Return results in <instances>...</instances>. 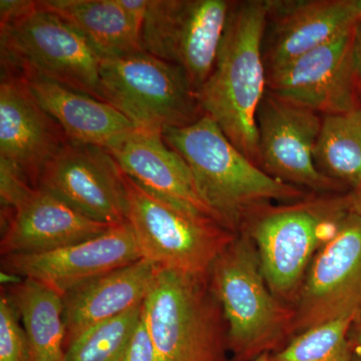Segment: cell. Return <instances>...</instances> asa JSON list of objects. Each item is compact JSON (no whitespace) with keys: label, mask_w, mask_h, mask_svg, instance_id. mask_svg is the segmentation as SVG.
<instances>
[{"label":"cell","mask_w":361,"mask_h":361,"mask_svg":"<svg viewBox=\"0 0 361 361\" xmlns=\"http://www.w3.org/2000/svg\"><path fill=\"white\" fill-rule=\"evenodd\" d=\"M268 13L264 0L232 1L215 68L197 92L205 115L258 167L257 111L267 90L263 42Z\"/></svg>","instance_id":"6da1fadb"},{"label":"cell","mask_w":361,"mask_h":361,"mask_svg":"<svg viewBox=\"0 0 361 361\" xmlns=\"http://www.w3.org/2000/svg\"><path fill=\"white\" fill-rule=\"evenodd\" d=\"M163 139L186 161L202 199L223 225L235 224L261 204L303 196L295 186L249 160L209 116L185 127L166 129Z\"/></svg>","instance_id":"7a4b0ae2"},{"label":"cell","mask_w":361,"mask_h":361,"mask_svg":"<svg viewBox=\"0 0 361 361\" xmlns=\"http://www.w3.org/2000/svg\"><path fill=\"white\" fill-rule=\"evenodd\" d=\"M102 92L137 130L161 133L205 116L186 73L142 51L102 59Z\"/></svg>","instance_id":"3957f363"},{"label":"cell","mask_w":361,"mask_h":361,"mask_svg":"<svg viewBox=\"0 0 361 361\" xmlns=\"http://www.w3.org/2000/svg\"><path fill=\"white\" fill-rule=\"evenodd\" d=\"M1 68L47 78L106 102L102 56L75 26L39 6L0 25Z\"/></svg>","instance_id":"277c9868"},{"label":"cell","mask_w":361,"mask_h":361,"mask_svg":"<svg viewBox=\"0 0 361 361\" xmlns=\"http://www.w3.org/2000/svg\"><path fill=\"white\" fill-rule=\"evenodd\" d=\"M203 276L158 268L142 304L157 361H226Z\"/></svg>","instance_id":"5b68a950"},{"label":"cell","mask_w":361,"mask_h":361,"mask_svg":"<svg viewBox=\"0 0 361 361\" xmlns=\"http://www.w3.org/2000/svg\"><path fill=\"white\" fill-rule=\"evenodd\" d=\"M127 190V221L142 259L159 268L204 275L231 244L217 221L198 217L145 192L123 174Z\"/></svg>","instance_id":"8992f818"},{"label":"cell","mask_w":361,"mask_h":361,"mask_svg":"<svg viewBox=\"0 0 361 361\" xmlns=\"http://www.w3.org/2000/svg\"><path fill=\"white\" fill-rule=\"evenodd\" d=\"M232 1L149 0L142 51L179 66L198 90L215 68Z\"/></svg>","instance_id":"52a82bcc"},{"label":"cell","mask_w":361,"mask_h":361,"mask_svg":"<svg viewBox=\"0 0 361 361\" xmlns=\"http://www.w3.org/2000/svg\"><path fill=\"white\" fill-rule=\"evenodd\" d=\"M213 285L228 322V346L235 361L265 353L279 334L280 312L245 241L228 246L214 263Z\"/></svg>","instance_id":"ba28073f"},{"label":"cell","mask_w":361,"mask_h":361,"mask_svg":"<svg viewBox=\"0 0 361 361\" xmlns=\"http://www.w3.org/2000/svg\"><path fill=\"white\" fill-rule=\"evenodd\" d=\"M343 202L318 200L273 209L253 228L266 282L284 293L298 283L318 245L345 217Z\"/></svg>","instance_id":"9c48e42d"},{"label":"cell","mask_w":361,"mask_h":361,"mask_svg":"<svg viewBox=\"0 0 361 361\" xmlns=\"http://www.w3.org/2000/svg\"><path fill=\"white\" fill-rule=\"evenodd\" d=\"M37 188L103 224L127 222L123 173L110 152L68 142L42 171Z\"/></svg>","instance_id":"30bf717a"},{"label":"cell","mask_w":361,"mask_h":361,"mask_svg":"<svg viewBox=\"0 0 361 361\" xmlns=\"http://www.w3.org/2000/svg\"><path fill=\"white\" fill-rule=\"evenodd\" d=\"M322 126L319 114L266 90L257 111L259 167L292 186L336 190L314 161Z\"/></svg>","instance_id":"8fae6325"},{"label":"cell","mask_w":361,"mask_h":361,"mask_svg":"<svg viewBox=\"0 0 361 361\" xmlns=\"http://www.w3.org/2000/svg\"><path fill=\"white\" fill-rule=\"evenodd\" d=\"M355 26L268 73L267 90L324 116L360 108L356 97V80L360 77L355 61Z\"/></svg>","instance_id":"7c38bea8"},{"label":"cell","mask_w":361,"mask_h":361,"mask_svg":"<svg viewBox=\"0 0 361 361\" xmlns=\"http://www.w3.org/2000/svg\"><path fill=\"white\" fill-rule=\"evenodd\" d=\"M141 259L127 221L94 238L56 250L4 256L2 265L7 272L32 278L63 296L78 285Z\"/></svg>","instance_id":"4fadbf2b"},{"label":"cell","mask_w":361,"mask_h":361,"mask_svg":"<svg viewBox=\"0 0 361 361\" xmlns=\"http://www.w3.org/2000/svg\"><path fill=\"white\" fill-rule=\"evenodd\" d=\"M68 142L59 123L40 106L25 78L1 68L0 160L37 188L47 164Z\"/></svg>","instance_id":"5bb4252c"},{"label":"cell","mask_w":361,"mask_h":361,"mask_svg":"<svg viewBox=\"0 0 361 361\" xmlns=\"http://www.w3.org/2000/svg\"><path fill=\"white\" fill-rule=\"evenodd\" d=\"M301 313L313 326L361 313V212H350L316 256L304 286Z\"/></svg>","instance_id":"9a60e30c"},{"label":"cell","mask_w":361,"mask_h":361,"mask_svg":"<svg viewBox=\"0 0 361 361\" xmlns=\"http://www.w3.org/2000/svg\"><path fill=\"white\" fill-rule=\"evenodd\" d=\"M110 153L123 174L147 193L180 211L221 223L202 199L186 161L166 144L161 133L137 130Z\"/></svg>","instance_id":"2e32d148"},{"label":"cell","mask_w":361,"mask_h":361,"mask_svg":"<svg viewBox=\"0 0 361 361\" xmlns=\"http://www.w3.org/2000/svg\"><path fill=\"white\" fill-rule=\"evenodd\" d=\"M268 6L272 25L263 49L267 73L348 32L360 20L355 0L268 1Z\"/></svg>","instance_id":"e0dca14e"},{"label":"cell","mask_w":361,"mask_h":361,"mask_svg":"<svg viewBox=\"0 0 361 361\" xmlns=\"http://www.w3.org/2000/svg\"><path fill=\"white\" fill-rule=\"evenodd\" d=\"M114 226L90 220L54 195L33 188L13 210L1 254L42 253L94 238Z\"/></svg>","instance_id":"ac0fdd59"},{"label":"cell","mask_w":361,"mask_h":361,"mask_svg":"<svg viewBox=\"0 0 361 361\" xmlns=\"http://www.w3.org/2000/svg\"><path fill=\"white\" fill-rule=\"evenodd\" d=\"M20 75L40 106L59 123L68 142L110 152L137 130L134 123L108 102L37 75Z\"/></svg>","instance_id":"d6986e66"},{"label":"cell","mask_w":361,"mask_h":361,"mask_svg":"<svg viewBox=\"0 0 361 361\" xmlns=\"http://www.w3.org/2000/svg\"><path fill=\"white\" fill-rule=\"evenodd\" d=\"M158 268L141 259L78 285L63 296L66 348L85 330L142 305Z\"/></svg>","instance_id":"ffe728a7"},{"label":"cell","mask_w":361,"mask_h":361,"mask_svg":"<svg viewBox=\"0 0 361 361\" xmlns=\"http://www.w3.org/2000/svg\"><path fill=\"white\" fill-rule=\"evenodd\" d=\"M82 33L103 58L142 51L140 35L118 0H40Z\"/></svg>","instance_id":"44dd1931"},{"label":"cell","mask_w":361,"mask_h":361,"mask_svg":"<svg viewBox=\"0 0 361 361\" xmlns=\"http://www.w3.org/2000/svg\"><path fill=\"white\" fill-rule=\"evenodd\" d=\"M13 286L11 299L23 322L33 361H65L63 296L32 278Z\"/></svg>","instance_id":"7402d4cb"},{"label":"cell","mask_w":361,"mask_h":361,"mask_svg":"<svg viewBox=\"0 0 361 361\" xmlns=\"http://www.w3.org/2000/svg\"><path fill=\"white\" fill-rule=\"evenodd\" d=\"M314 161L329 179L361 190V108L323 116Z\"/></svg>","instance_id":"603a6c76"},{"label":"cell","mask_w":361,"mask_h":361,"mask_svg":"<svg viewBox=\"0 0 361 361\" xmlns=\"http://www.w3.org/2000/svg\"><path fill=\"white\" fill-rule=\"evenodd\" d=\"M142 304L85 330L66 348L65 361H123L141 319Z\"/></svg>","instance_id":"cb8c5ba5"},{"label":"cell","mask_w":361,"mask_h":361,"mask_svg":"<svg viewBox=\"0 0 361 361\" xmlns=\"http://www.w3.org/2000/svg\"><path fill=\"white\" fill-rule=\"evenodd\" d=\"M356 318L343 314L313 325L270 361H353L348 334Z\"/></svg>","instance_id":"d4e9b609"},{"label":"cell","mask_w":361,"mask_h":361,"mask_svg":"<svg viewBox=\"0 0 361 361\" xmlns=\"http://www.w3.org/2000/svg\"><path fill=\"white\" fill-rule=\"evenodd\" d=\"M11 297L0 298V361H33L32 348Z\"/></svg>","instance_id":"484cf974"},{"label":"cell","mask_w":361,"mask_h":361,"mask_svg":"<svg viewBox=\"0 0 361 361\" xmlns=\"http://www.w3.org/2000/svg\"><path fill=\"white\" fill-rule=\"evenodd\" d=\"M27 179L6 161L0 160V197L1 205L11 211L33 189Z\"/></svg>","instance_id":"4316f807"},{"label":"cell","mask_w":361,"mask_h":361,"mask_svg":"<svg viewBox=\"0 0 361 361\" xmlns=\"http://www.w3.org/2000/svg\"><path fill=\"white\" fill-rule=\"evenodd\" d=\"M123 361H157L155 348L142 311L141 319Z\"/></svg>","instance_id":"83f0119b"},{"label":"cell","mask_w":361,"mask_h":361,"mask_svg":"<svg viewBox=\"0 0 361 361\" xmlns=\"http://www.w3.org/2000/svg\"><path fill=\"white\" fill-rule=\"evenodd\" d=\"M37 1L30 0H1L0 1V25L13 23L30 13L37 7Z\"/></svg>","instance_id":"f1b7e54d"},{"label":"cell","mask_w":361,"mask_h":361,"mask_svg":"<svg viewBox=\"0 0 361 361\" xmlns=\"http://www.w3.org/2000/svg\"><path fill=\"white\" fill-rule=\"evenodd\" d=\"M118 2L141 39V30L148 8L149 0H118Z\"/></svg>","instance_id":"f546056e"},{"label":"cell","mask_w":361,"mask_h":361,"mask_svg":"<svg viewBox=\"0 0 361 361\" xmlns=\"http://www.w3.org/2000/svg\"><path fill=\"white\" fill-rule=\"evenodd\" d=\"M355 61L358 77L361 78V20L355 26Z\"/></svg>","instance_id":"4dcf8cb0"},{"label":"cell","mask_w":361,"mask_h":361,"mask_svg":"<svg viewBox=\"0 0 361 361\" xmlns=\"http://www.w3.org/2000/svg\"><path fill=\"white\" fill-rule=\"evenodd\" d=\"M251 361H270V355L267 353H262V355L257 356Z\"/></svg>","instance_id":"1f68e13d"},{"label":"cell","mask_w":361,"mask_h":361,"mask_svg":"<svg viewBox=\"0 0 361 361\" xmlns=\"http://www.w3.org/2000/svg\"><path fill=\"white\" fill-rule=\"evenodd\" d=\"M355 6L356 11H357L358 18L361 20V0H355Z\"/></svg>","instance_id":"d6a6232c"},{"label":"cell","mask_w":361,"mask_h":361,"mask_svg":"<svg viewBox=\"0 0 361 361\" xmlns=\"http://www.w3.org/2000/svg\"><path fill=\"white\" fill-rule=\"evenodd\" d=\"M357 342H358V345H360V348L361 349V324H360V329H358V330H357Z\"/></svg>","instance_id":"836d02e7"},{"label":"cell","mask_w":361,"mask_h":361,"mask_svg":"<svg viewBox=\"0 0 361 361\" xmlns=\"http://www.w3.org/2000/svg\"><path fill=\"white\" fill-rule=\"evenodd\" d=\"M353 361H361V353L360 355L353 356Z\"/></svg>","instance_id":"e575fe53"},{"label":"cell","mask_w":361,"mask_h":361,"mask_svg":"<svg viewBox=\"0 0 361 361\" xmlns=\"http://www.w3.org/2000/svg\"><path fill=\"white\" fill-rule=\"evenodd\" d=\"M360 212H361V211H360Z\"/></svg>","instance_id":"d590c367"}]
</instances>
